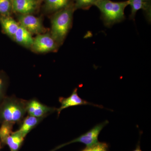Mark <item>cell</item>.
I'll use <instances>...</instances> for the list:
<instances>
[{
  "mask_svg": "<svg viewBox=\"0 0 151 151\" xmlns=\"http://www.w3.org/2000/svg\"><path fill=\"white\" fill-rule=\"evenodd\" d=\"M7 78L4 72L0 71V104L7 96Z\"/></svg>",
  "mask_w": 151,
  "mask_h": 151,
  "instance_id": "e0dca14e",
  "label": "cell"
},
{
  "mask_svg": "<svg viewBox=\"0 0 151 151\" xmlns=\"http://www.w3.org/2000/svg\"><path fill=\"white\" fill-rule=\"evenodd\" d=\"M44 118H37L34 116H28L25 117L19 124V129L17 130L24 138L27 135L37 127L43 121Z\"/></svg>",
  "mask_w": 151,
  "mask_h": 151,
  "instance_id": "8fae6325",
  "label": "cell"
},
{
  "mask_svg": "<svg viewBox=\"0 0 151 151\" xmlns=\"http://www.w3.org/2000/svg\"><path fill=\"white\" fill-rule=\"evenodd\" d=\"M97 0H73V4L76 9H89L92 6H94Z\"/></svg>",
  "mask_w": 151,
  "mask_h": 151,
  "instance_id": "ac0fdd59",
  "label": "cell"
},
{
  "mask_svg": "<svg viewBox=\"0 0 151 151\" xmlns=\"http://www.w3.org/2000/svg\"><path fill=\"white\" fill-rule=\"evenodd\" d=\"M13 38L18 43L27 47L32 46L33 43L34 39L30 33L20 24Z\"/></svg>",
  "mask_w": 151,
  "mask_h": 151,
  "instance_id": "7c38bea8",
  "label": "cell"
},
{
  "mask_svg": "<svg viewBox=\"0 0 151 151\" xmlns=\"http://www.w3.org/2000/svg\"><path fill=\"white\" fill-rule=\"evenodd\" d=\"M26 102L14 96H6L0 104V124L10 122L19 125L27 113Z\"/></svg>",
  "mask_w": 151,
  "mask_h": 151,
  "instance_id": "6da1fadb",
  "label": "cell"
},
{
  "mask_svg": "<svg viewBox=\"0 0 151 151\" xmlns=\"http://www.w3.org/2000/svg\"><path fill=\"white\" fill-rule=\"evenodd\" d=\"M1 141H0V150H1Z\"/></svg>",
  "mask_w": 151,
  "mask_h": 151,
  "instance_id": "7402d4cb",
  "label": "cell"
},
{
  "mask_svg": "<svg viewBox=\"0 0 151 151\" xmlns=\"http://www.w3.org/2000/svg\"><path fill=\"white\" fill-rule=\"evenodd\" d=\"M25 138L17 131L13 132L6 141L10 151H19L24 142Z\"/></svg>",
  "mask_w": 151,
  "mask_h": 151,
  "instance_id": "5bb4252c",
  "label": "cell"
},
{
  "mask_svg": "<svg viewBox=\"0 0 151 151\" xmlns=\"http://www.w3.org/2000/svg\"><path fill=\"white\" fill-rule=\"evenodd\" d=\"M0 23L5 33L12 38L19 26V24L9 16L0 17Z\"/></svg>",
  "mask_w": 151,
  "mask_h": 151,
  "instance_id": "4fadbf2b",
  "label": "cell"
},
{
  "mask_svg": "<svg viewBox=\"0 0 151 151\" xmlns=\"http://www.w3.org/2000/svg\"><path fill=\"white\" fill-rule=\"evenodd\" d=\"M12 10L11 0H0V17L9 16Z\"/></svg>",
  "mask_w": 151,
  "mask_h": 151,
  "instance_id": "d6986e66",
  "label": "cell"
},
{
  "mask_svg": "<svg viewBox=\"0 0 151 151\" xmlns=\"http://www.w3.org/2000/svg\"><path fill=\"white\" fill-rule=\"evenodd\" d=\"M58 45L50 34H40L34 39L33 49L38 52H45L56 50Z\"/></svg>",
  "mask_w": 151,
  "mask_h": 151,
  "instance_id": "8992f818",
  "label": "cell"
},
{
  "mask_svg": "<svg viewBox=\"0 0 151 151\" xmlns=\"http://www.w3.org/2000/svg\"><path fill=\"white\" fill-rule=\"evenodd\" d=\"M12 9L22 15L32 12L37 6L36 0H11Z\"/></svg>",
  "mask_w": 151,
  "mask_h": 151,
  "instance_id": "30bf717a",
  "label": "cell"
},
{
  "mask_svg": "<svg viewBox=\"0 0 151 151\" xmlns=\"http://www.w3.org/2000/svg\"><path fill=\"white\" fill-rule=\"evenodd\" d=\"M20 25L30 33L40 34L43 32L44 28L40 19L32 15H22L19 18Z\"/></svg>",
  "mask_w": 151,
  "mask_h": 151,
  "instance_id": "ba28073f",
  "label": "cell"
},
{
  "mask_svg": "<svg viewBox=\"0 0 151 151\" xmlns=\"http://www.w3.org/2000/svg\"><path fill=\"white\" fill-rule=\"evenodd\" d=\"M108 144L99 142L93 145L86 147L81 151H108Z\"/></svg>",
  "mask_w": 151,
  "mask_h": 151,
  "instance_id": "ffe728a7",
  "label": "cell"
},
{
  "mask_svg": "<svg viewBox=\"0 0 151 151\" xmlns=\"http://www.w3.org/2000/svg\"><path fill=\"white\" fill-rule=\"evenodd\" d=\"M14 124L10 122H4L1 124L0 127V141L2 146L6 145V141L13 132Z\"/></svg>",
  "mask_w": 151,
  "mask_h": 151,
  "instance_id": "2e32d148",
  "label": "cell"
},
{
  "mask_svg": "<svg viewBox=\"0 0 151 151\" xmlns=\"http://www.w3.org/2000/svg\"><path fill=\"white\" fill-rule=\"evenodd\" d=\"M26 111L29 116L37 118H45L49 115L57 111L55 107L45 105L36 98L27 100Z\"/></svg>",
  "mask_w": 151,
  "mask_h": 151,
  "instance_id": "5b68a950",
  "label": "cell"
},
{
  "mask_svg": "<svg viewBox=\"0 0 151 151\" xmlns=\"http://www.w3.org/2000/svg\"><path fill=\"white\" fill-rule=\"evenodd\" d=\"M75 10L71 4L58 12L52 19L51 35L58 45L63 43L70 29Z\"/></svg>",
  "mask_w": 151,
  "mask_h": 151,
  "instance_id": "3957f363",
  "label": "cell"
},
{
  "mask_svg": "<svg viewBox=\"0 0 151 151\" xmlns=\"http://www.w3.org/2000/svg\"><path fill=\"white\" fill-rule=\"evenodd\" d=\"M128 5V1L114 2L111 0H97L94 5L100 11L102 20L107 27L125 20L124 10Z\"/></svg>",
  "mask_w": 151,
  "mask_h": 151,
  "instance_id": "7a4b0ae2",
  "label": "cell"
},
{
  "mask_svg": "<svg viewBox=\"0 0 151 151\" xmlns=\"http://www.w3.org/2000/svg\"><path fill=\"white\" fill-rule=\"evenodd\" d=\"M133 151H142V150H141L140 147V145H138L137 146V148H136L135 150H134Z\"/></svg>",
  "mask_w": 151,
  "mask_h": 151,
  "instance_id": "44dd1931",
  "label": "cell"
},
{
  "mask_svg": "<svg viewBox=\"0 0 151 151\" xmlns=\"http://www.w3.org/2000/svg\"><path fill=\"white\" fill-rule=\"evenodd\" d=\"M77 88H75L73 90V92L69 97L65 98L63 97H60L59 101L60 103V106L59 108H57V112L58 115L59 116L61 111L64 109L69 108L73 106H78L82 105H91L95 107L102 108V106L94 105L92 103L87 102L86 100L81 99V97L78 96L77 93Z\"/></svg>",
  "mask_w": 151,
  "mask_h": 151,
  "instance_id": "52a82bcc",
  "label": "cell"
},
{
  "mask_svg": "<svg viewBox=\"0 0 151 151\" xmlns=\"http://www.w3.org/2000/svg\"><path fill=\"white\" fill-rule=\"evenodd\" d=\"M108 121H105L103 123L97 124L95 127L89 130L85 134L81 135L78 137L74 139L73 140L70 141L63 145L57 147L55 149H53L51 151H55L64 147V146L70 145L73 143L80 142L83 143L86 145V147H89L93 145L94 144L98 142V138L100 132L103 129V128L108 124Z\"/></svg>",
  "mask_w": 151,
  "mask_h": 151,
  "instance_id": "277c9868",
  "label": "cell"
},
{
  "mask_svg": "<svg viewBox=\"0 0 151 151\" xmlns=\"http://www.w3.org/2000/svg\"><path fill=\"white\" fill-rule=\"evenodd\" d=\"M70 0H46L45 7L50 12H58L70 4Z\"/></svg>",
  "mask_w": 151,
  "mask_h": 151,
  "instance_id": "9a60e30c",
  "label": "cell"
},
{
  "mask_svg": "<svg viewBox=\"0 0 151 151\" xmlns=\"http://www.w3.org/2000/svg\"><path fill=\"white\" fill-rule=\"evenodd\" d=\"M131 6L130 18L134 20L137 12L142 10L149 21L151 20V0H128Z\"/></svg>",
  "mask_w": 151,
  "mask_h": 151,
  "instance_id": "9c48e42d",
  "label": "cell"
}]
</instances>
